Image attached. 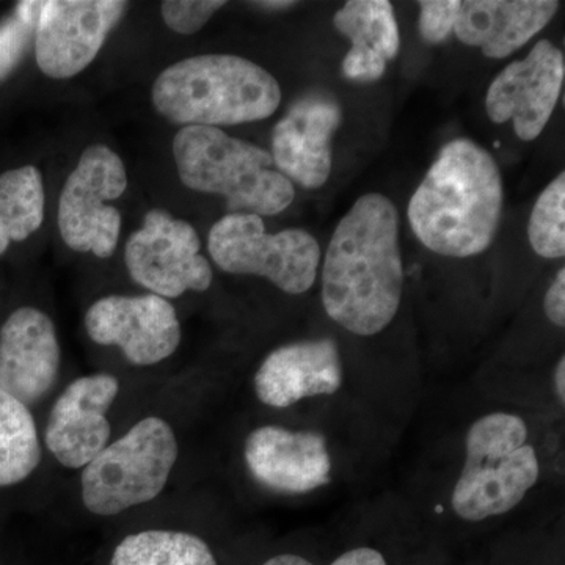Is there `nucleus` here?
Segmentation results:
<instances>
[{"instance_id": "nucleus-27", "label": "nucleus", "mask_w": 565, "mask_h": 565, "mask_svg": "<svg viewBox=\"0 0 565 565\" xmlns=\"http://www.w3.org/2000/svg\"><path fill=\"white\" fill-rule=\"evenodd\" d=\"M22 43V24L9 21L0 28V76L9 71Z\"/></svg>"}, {"instance_id": "nucleus-15", "label": "nucleus", "mask_w": 565, "mask_h": 565, "mask_svg": "<svg viewBox=\"0 0 565 565\" xmlns=\"http://www.w3.org/2000/svg\"><path fill=\"white\" fill-rule=\"evenodd\" d=\"M343 110L332 96L311 93L275 125L273 154L278 172L300 188H322L332 173L334 132Z\"/></svg>"}, {"instance_id": "nucleus-10", "label": "nucleus", "mask_w": 565, "mask_h": 565, "mask_svg": "<svg viewBox=\"0 0 565 565\" xmlns=\"http://www.w3.org/2000/svg\"><path fill=\"white\" fill-rule=\"evenodd\" d=\"M128 2L120 0H47L39 3L36 65L51 79H71L103 50L121 21Z\"/></svg>"}, {"instance_id": "nucleus-23", "label": "nucleus", "mask_w": 565, "mask_h": 565, "mask_svg": "<svg viewBox=\"0 0 565 565\" xmlns=\"http://www.w3.org/2000/svg\"><path fill=\"white\" fill-rule=\"evenodd\" d=\"M527 237L531 247L546 259L565 255V173L555 178L539 195L531 212Z\"/></svg>"}, {"instance_id": "nucleus-13", "label": "nucleus", "mask_w": 565, "mask_h": 565, "mask_svg": "<svg viewBox=\"0 0 565 565\" xmlns=\"http://www.w3.org/2000/svg\"><path fill=\"white\" fill-rule=\"evenodd\" d=\"M120 393L110 374L76 379L55 401L44 433L51 455L71 470L87 467L109 445L107 412Z\"/></svg>"}, {"instance_id": "nucleus-12", "label": "nucleus", "mask_w": 565, "mask_h": 565, "mask_svg": "<svg viewBox=\"0 0 565 565\" xmlns=\"http://www.w3.org/2000/svg\"><path fill=\"white\" fill-rule=\"evenodd\" d=\"M564 76L563 51L541 40L523 61L512 62L494 77L487 92V115L497 125L514 122L516 137L533 141L556 109Z\"/></svg>"}, {"instance_id": "nucleus-4", "label": "nucleus", "mask_w": 565, "mask_h": 565, "mask_svg": "<svg viewBox=\"0 0 565 565\" xmlns=\"http://www.w3.org/2000/svg\"><path fill=\"white\" fill-rule=\"evenodd\" d=\"M178 177L191 191L221 195L230 214L270 217L291 206L296 189L273 154L217 128L189 126L173 139Z\"/></svg>"}, {"instance_id": "nucleus-11", "label": "nucleus", "mask_w": 565, "mask_h": 565, "mask_svg": "<svg viewBox=\"0 0 565 565\" xmlns=\"http://www.w3.org/2000/svg\"><path fill=\"white\" fill-rule=\"evenodd\" d=\"M85 330L96 344L120 348L136 366L163 362L181 343L177 310L156 294L96 300L85 315Z\"/></svg>"}, {"instance_id": "nucleus-30", "label": "nucleus", "mask_w": 565, "mask_h": 565, "mask_svg": "<svg viewBox=\"0 0 565 565\" xmlns=\"http://www.w3.org/2000/svg\"><path fill=\"white\" fill-rule=\"evenodd\" d=\"M263 565H315L310 563V561L305 559L302 556L297 555H278L275 557H270L269 561H266Z\"/></svg>"}, {"instance_id": "nucleus-6", "label": "nucleus", "mask_w": 565, "mask_h": 565, "mask_svg": "<svg viewBox=\"0 0 565 565\" xmlns=\"http://www.w3.org/2000/svg\"><path fill=\"white\" fill-rule=\"evenodd\" d=\"M178 455L177 435L166 419H141L82 471L85 508L110 516L150 503L166 489Z\"/></svg>"}, {"instance_id": "nucleus-24", "label": "nucleus", "mask_w": 565, "mask_h": 565, "mask_svg": "<svg viewBox=\"0 0 565 565\" xmlns=\"http://www.w3.org/2000/svg\"><path fill=\"white\" fill-rule=\"evenodd\" d=\"M225 6L222 0H167L161 3L162 20L173 32L193 35Z\"/></svg>"}, {"instance_id": "nucleus-29", "label": "nucleus", "mask_w": 565, "mask_h": 565, "mask_svg": "<svg viewBox=\"0 0 565 565\" xmlns=\"http://www.w3.org/2000/svg\"><path fill=\"white\" fill-rule=\"evenodd\" d=\"M553 381H555V393L557 397V403L561 405L565 404V360L564 356H561L559 362L556 363L555 375H553Z\"/></svg>"}, {"instance_id": "nucleus-19", "label": "nucleus", "mask_w": 565, "mask_h": 565, "mask_svg": "<svg viewBox=\"0 0 565 565\" xmlns=\"http://www.w3.org/2000/svg\"><path fill=\"white\" fill-rule=\"evenodd\" d=\"M333 25L352 43L343 61L344 76L356 82L382 79L401 46L392 2L349 0L334 13Z\"/></svg>"}, {"instance_id": "nucleus-25", "label": "nucleus", "mask_w": 565, "mask_h": 565, "mask_svg": "<svg viewBox=\"0 0 565 565\" xmlns=\"http://www.w3.org/2000/svg\"><path fill=\"white\" fill-rule=\"evenodd\" d=\"M459 0H423L419 2V33L427 43H444L452 32L460 11Z\"/></svg>"}, {"instance_id": "nucleus-1", "label": "nucleus", "mask_w": 565, "mask_h": 565, "mask_svg": "<svg viewBox=\"0 0 565 565\" xmlns=\"http://www.w3.org/2000/svg\"><path fill=\"white\" fill-rule=\"evenodd\" d=\"M404 291L399 214L381 193L360 196L338 223L322 266V303L333 322L374 337L396 318Z\"/></svg>"}, {"instance_id": "nucleus-16", "label": "nucleus", "mask_w": 565, "mask_h": 565, "mask_svg": "<svg viewBox=\"0 0 565 565\" xmlns=\"http://www.w3.org/2000/svg\"><path fill=\"white\" fill-rule=\"evenodd\" d=\"M57 330L33 307L13 311L0 329V390L28 405L43 401L61 373Z\"/></svg>"}, {"instance_id": "nucleus-28", "label": "nucleus", "mask_w": 565, "mask_h": 565, "mask_svg": "<svg viewBox=\"0 0 565 565\" xmlns=\"http://www.w3.org/2000/svg\"><path fill=\"white\" fill-rule=\"evenodd\" d=\"M330 565H388L384 555L377 550L360 546V548L349 550Z\"/></svg>"}, {"instance_id": "nucleus-3", "label": "nucleus", "mask_w": 565, "mask_h": 565, "mask_svg": "<svg viewBox=\"0 0 565 565\" xmlns=\"http://www.w3.org/2000/svg\"><path fill=\"white\" fill-rule=\"evenodd\" d=\"M154 110L180 128L244 125L273 117L281 88L269 71L248 58L204 54L170 65L151 88Z\"/></svg>"}, {"instance_id": "nucleus-9", "label": "nucleus", "mask_w": 565, "mask_h": 565, "mask_svg": "<svg viewBox=\"0 0 565 565\" xmlns=\"http://www.w3.org/2000/svg\"><path fill=\"white\" fill-rule=\"evenodd\" d=\"M200 250L202 241L191 223L151 210L126 243V269L134 281L163 299L204 292L211 288L212 269Z\"/></svg>"}, {"instance_id": "nucleus-7", "label": "nucleus", "mask_w": 565, "mask_h": 565, "mask_svg": "<svg viewBox=\"0 0 565 565\" xmlns=\"http://www.w3.org/2000/svg\"><path fill=\"white\" fill-rule=\"evenodd\" d=\"M212 262L226 274L267 278L282 292L299 296L313 288L321 247L300 228L267 233L263 217L226 214L207 236Z\"/></svg>"}, {"instance_id": "nucleus-20", "label": "nucleus", "mask_w": 565, "mask_h": 565, "mask_svg": "<svg viewBox=\"0 0 565 565\" xmlns=\"http://www.w3.org/2000/svg\"><path fill=\"white\" fill-rule=\"evenodd\" d=\"M43 177L33 166L0 174V255L11 243H22L39 232L44 221Z\"/></svg>"}, {"instance_id": "nucleus-26", "label": "nucleus", "mask_w": 565, "mask_h": 565, "mask_svg": "<svg viewBox=\"0 0 565 565\" xmlns=\"http://www.w3.org/2000/svg\"><path fill=\"white\" fill-rule=\"evenodd\" d=\"M545 315L553 326H565V270L559 269L545 294Z\"/></svg>"}, {"instance_id": "nucleus-17", "label": "nucleus", "mask_w": 565, "mask_h": 565, "mask_svg": "<svg viewBox=\"0 0 565 565\" xmlns=\"http://www.w3.org/2000/svg\"><path fill=\"white\" fill-rule=\"evenodd\" d=\"M344 366L332 338L280 345L264 359L255 374V393L264 405L288 408L308 399L340 392Z\"/></svg>"}, {"instance_id": "nucleus-21", "label": "nucleus", "mask_w": 565, "mask_h": 565, "mask_svg": "<svg viewBox=\"0 0 565 565\" xmlns=\"http://www.w3.org/2000/svg\"><path fill=\"white\" fill-rule=\"evenodd\" d=\"M40 460L39 430L31 411L0 390V487L25 481Z\"/></svg>"}, {"instance_id": "nucleus-31", "label": "nucleus", "mask_w": 565, "mask_h": 565, "mask_svg": "<svg viewBox=\"0 0 565 565\" xmlns=\"http://www.w3.org/2000/svg\"><path fill=\"white\" fill-rule=\"evenodd\" d=\"M255 6L263 7V9L267 10H285L291 9V7L296 6L294 2H256Z\"/></svg>"}, {"instance_id": "nucleus-8", "label": "nucleus", "mask_w": 565, "mask_h": 565, "mask_svg": "<svg viewBox=\"0 0 565 565\" xmlns=\"http://www.w3.org/2000/svg\"><path fill=\"white\" fill-rule=\"evenodd\" d=\"M128 189L120 156L107 145L85 148L58 200V232L77 253L110 258L121 233V214L114 204Z\"/></svg>"}, {"instance_id": "nucleus-2", "label": "nucleus", "mask_w": 565, "mask_h": 565, "mask_svg": "<svg viewBox=\"0 0 565 565\" xmlns=\"http://www.w3.org/2000/svg\"><path fill=\"white\" fill-rule=\"evenodd\" d=\"M504 191L493 156L467 139L449 141L408 203V222L429 250L470 258L492 245Z\"/></svg>"}, {"instance_id": "nucleus-18", "label": "nucleus", "mask_w": 565, "mask_h": 565, "mask_svg": "<svg viewBox=\"0 0 565 565\" xmlns=\"http://www.w3.org/2000/svg\"><path fill=\"white\" fill-rule=\"evenodd\" d=\"M556 0H467L460 3L455 35L489 58H505L550 24Z\"/></svg>"}, {"instance_id": "nucleus-5", "label": "nucleus", "mask_w": 565, "mask_h": 565, "mask_svg": "<svg viewBox=\"0 0 565 565\" xmlns=\"http://www.w3.org/2000/svg\"><path fill=\"white\" fill-rule=\"evenodd\" d=\"M465 449L451 504L467 522L508 514L537 484L541 465L534 446L527 445V426L519 415L493 412L476 419Z\"/></svg>"}, {"instance_id": "nucleus-14", "label": "nucleus", "mask_w": 565, "mask_h": 565, "mask_svg": "<svg viewBox=\"0 0 565 565\" xmlns=\"http://www.w3.org/2000/svg\"><path fill=\"white\" fill-rule=\"evenodd\" d=\"M244 459L256 482L273 492L303 494L332 481V457L322 434L262 426L248 435Z\"/></svg>"}, {"instance_id": "nucleus-22", "label": "nucleus", "mask_w": 565, "mask_h": 565, "mask_svg": "<svg viewBox=\"0 0 565 565\" xmlns=\"http://www.w3.org/2000/svg\"><path fill=\"white\" fill-rule=\"evenodd\" d=\"M109 565H217V561L195 534L150 530L122 539Z\"/></svg>"}]
</instances>
